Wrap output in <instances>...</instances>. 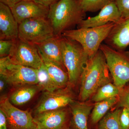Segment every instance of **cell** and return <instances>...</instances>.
Masks as SVG:
<instances>
[{"label": "cell", "mask_w": 129, "mask_h": 129, "mask_svg": "<svg viewBox=\"0 0 129 129\" xmlns=\"http://www.w3.org/2000/svg\"><path fill=\"white\" fill-rule=\"evenodd\" d=\"M123 88H118L110 83H107L99 88L92 96V100L96 103L114 97L118 96Z\"/></svg>", "instance_id": "21"}, {"label": "cell", "mask_w": 129, "mask_h": 129, "mask_svg": "<svg viewBox=\"0 0 129 129\" xmlns=\"http://www.w3.org/2000/svg\"><path fill=\"white\" fill-rule=\"evenodd\" d=\"M122 18L129 17V0H114Z\"/></svg>", "instance_id": "26"}, {"label": "cell", "mask_w": 129, "mask_h": 129, "mask_svg": "<svg viewBox=\"0 0 129 129\" xmlns=\"http://www.w3.org/2000/svg\"><path fill=\"white\" fill-rule=\"evenodd\" d=\"M0 129H8L6 117L1 109H0Z\"/></svg>", "instance_id": "29"}, {"label": "cell", "mask_w": 129, "mask_h": 129, "mask_svg": "<svg viewBox=\"0 0 129 129\" xmlns=\"http://www.w3.org/2000/svg\"><path fill=\"white\" fill-rule=\"evenodd\" d=\"M120 122L122 129H129V109L123 108L120 115Z\"/></svg>", "instance_id": "28"}, {"label": "cell", "mask_w": 129, "mask_h": 129, "mask_svg": "<svg viewBox=\"0 0 129 129\" xmlns=\"http://www.w3.org/2000/svg\"><path fill=\"white\" fill-rule=\"evenodd\" d=\"M118 107L126 108L129 109V86L125 89L123 88L119 96Z\"/></svg>", "instance_id": "27"}, {"label": "cell", "mask_w": 129, "mask_h": 129, "mask_svg": "<svg viewBox=\"0 0 129 129\" xmlns=\"http://www.w3.org/2000/svg\"><path fill=\"white\" fill-rule=\"evenodd\" d=\"M0 76L7 84L14 87L28 84H37V69L12 61L9 56L0 58Z\"/></svg>", "instance_id": "6"}, {"label": "cell", "mask_w": 129, "mask_h": 129, "mask_svg": "<svg viewBox=\"0 0 129 129\" xmlns=\"http://www.w3.org/2000/svg\"><path fill=\"white\" fill-rule=\"evenodd\" d=\"M62 129H71L68 128H63Z\"/></svg>", "instance_id": "33"}, {"label": "cell", "mask_w": 129, "mask_h": 129, "mask_svg": "<svg viewBox=\"0 0 129 129\" xmlns=\"http://www.w3.org/2000/svg\"><path fill=\"white\" fill-rule=\"evenodd\" d=\"M14 40H0V57H5L9 55Z\"/></svg>", "instance_id": "25"}, {"label": "cell", "mask_w": 129, "mask_h": 129, "mask_svg": "<svg viewBox=\"0 0 129 129\" xmlns=\"http://www.w3.org/2000/svg\"><path fill=\"white\" fill-rule=\"evenodd\" d=\"M85 12H95L101 10L113 0H79Z\"/></svg>", "instance_id": "24"}, {"label": "cell", "mask_w": 129, "mask_h": 129, "mask_svg": "<svg viewBox=\"0 0 129 129\" xmlns=\"http://www.w3.org/2000/svg\"><path fill=\"white\" fill-rule=\"evenodd\" d=\"M62 36L55 35L35 46L42 60L65 68L62 62Z\"/></svg>", "instance_id": "13"}, {"label": "cell", "mask_w": 129, "mask_h": 129, "mask_svg": "<svg viewBox=\"0 0 129 129\" xmlns=\"http://www.w3.org/2000/svg\"><path fill=\"white\" fill-rule=\"evenodd\" d=\"M67 115V111L63 108L45 111L35 114L34 121L37 129H62Z\"/></svg>", "instance_id": "14"}, {"label": "cell", "mask_w": 129, "mask_h": 129, "mask_svg": "<svg viewBox=\"0 0 129 129\" xmlns=\"http://www.w3.org/2000/svg\"><path fill=\"white\" fill-rule=\"evenodd\" d=\"M63 63L69 76V85H75L80 79L84 67L89 58L80 44L62 36Z\"/></svg>", "instance_id": "4"}, {"label": "cell", "mask_w": 129, "mask_h": 129, "mask_svg": "<svg viewBox=\"0 0 129 129\" xmlns=\"http://www.w3.org/2000/svg\"><path fill=\"white\" fill-rule=\"evenodd\" d=\"M99 49L106 58L114 84L123 88L129 81V51L117 50L105 44H101Z\"/></svg>", "instance_id": "5"}, {"label": "cell", "mask_w": 129, "mask_h": 129, "mask_svg": "<svg viewBox=\"0 0 129 129\" xmlns=\"http://www.w3.org/2000/svg\"><path fill=\"white\" fill-rule=\"evenodd\" d=\"M55 36L47 18L27 19L19 24L18 38L32 45H38Z\"/></svg>", "instance_id": "7"}, {"label": "cell", "mask_w": 129, "mask_h": 129, "mask_svg": "<svg viewBox=\"0 0 129 129\" xmlns=\"http://www.w3.org/2000/svg\"><path fill=\"white\" fill-rule=\"evenodd\" d=\"M72 114L71 125L73 129H89V115L94 106L85 102L74 101L69 104Z\"/></svg>", "instance_id": "17"}, {"label": "cell", "mask_w": 129, "mask_h": 129, "mask_svg": "<svg viewBox=\"0 0 129 129\" xmlns=\"http://www.w3.org/2000/svg\"><path fill=\"white\" fill-rule=\"evenodd\" d=\"M106 40L112 48L125 50L129 45V17L115 23Z\"/></svg>", "instance_id": "16"}, {"label": "cell", "mask_w": 129, "mask_h": 129, "mask_svg": "<svg viewBox=\"0 0 129 129\" xmlns=\"http://www.w3.org/2000/svg\"><path fill=\"white\" fill-rule=\"evenodd\" d=\"M9 56L15 64L36 69L39 68L43 62L36 46L18 38L14 40Z\"/></svg>", "instance_id": "8"}, {"label": "cell", "mask_w": 129, "mask_h": 129, "mask_svg": "<svg viewBox=\"0 0 129 129\" xmlns=\"http://www.w3.org/2000/svg\"><path fill=\"white\" fill-rule=\"evenodd\" d=\"M11 9L19 24L27 19L47 18L49 7L40 5L32 0H23Z\"/></svg>", "instance_id": "11"}, {"label": "cell", "mask_w": 129, "mask_h": 129, "mask_svg": "<svg viewBox=\"0 0 129 129\" xmlns=\"http://www.w3.org/2000/svg\"><path fill=\"white\" fill-rule=\"evenodd\" d=\"M122 19L115 1L113 0L103 8L97 15L84 19L79 25V28L99 27L109 23H117Z\"/></svg>", "instance_id": "12"}, {"label": "cell", "mask_w": 129, "mask_h": 129, "mask_svg": "<svg viewBox=\"0 0 129 129\" xmlns=\"http://www.w3.org/2000/svg\"><path fill=\"white\" fill-rule=\"evenodd\" d=\"M118 101L119 96L96 102L91 112V118L92 123L95 124L99 122L112 107L117 104Z\"/></svg>", "instance_id": "20"}, {"label": "cell", "mask_w": 129, "mask_h": 129, "mask_svg": "<svg viewBox=\"0 0 129 129\" xmlns=\"http://www.w3.org/2000/svg\"><path fill=\"white\" fill-rule=\"evenodd\" d=\"M37 3L46 7H49L58 0H32Z\"/></svg>", "instance_id": "30"}, {"label": "cell", "mask_w": 129, "mask_h": 129, "mask_svg": "<svg viewBox=\"0 0 129 129\" xmlns=\"http://www.w3.org/2000/svg\"><path fill=\"white\" fill-rule=\"evenodd\" d=\"M0 109L6 117L8 129H37L31 113L16 107L9 98H3L0 104Z\"/></svg>", "instance_id": "9"}, {"label": "cell", "mask_w": 129, "mask_h": 129, "mask_svg": "<svg viewBox=\"0 0 129 129\" xmlns=\"http://www.w3.org/2000/svg\"><path fill=\"white\" fill-rule=\"evenodd\" d=\"M41 90L38 84L25 85L16 87L9 99L15 106L24 105L30 101L39 91Z\"/></svg>", "instance_id": "18"}, {"label": "cell", "mask_w": 129, "mask_h": 129, "mask_svg": "<svg viewBox=\"0 0 129 129\" xmlns=\"http://www.w3.org/2000/svg\"><path fill=\"white\" fill-rule=\"evenodd\" d=\"M121 111L117 108L107 113L99 122L98 129H122L120 122Z\"/></svg>", "instance_id": "22"}, {"label": "cell", "mask_w": 129, "mask_h": 129, "mask_svg": "<svg viewBox=\"0 0 129 129\" xmlns=\"http://www.w3.org/2000/svg\"><path fill=\"white\" fill-rule=\"evenodd\" d=\"M0 91L2 92L4 90L7 83L6 81L2 76H0Z\"/></svg>", "instance_id": "32"}, {"label": "cell", "mask_w": 129, "mask_h": 129, "mask_svg": "<svg viewBox=\"0 0 129 129\" xmlns=\"http://www.w3.org/2000/svg\"><path fill=\"white\" fill-rule=\"evenodd\" d=\"M70 88L68 85L66 88L54 91H44L35 109V114L60 109L69 105L74 101Z\"/></svg>", "instance_id": "10"}, {"label": "cell", "mask_w": 129, "mask_h": 129, "mask_svg": "<svg viewBox=\"0 0 129 129\" xmlns=\"http://www.w3.org/2000/svg\"><path fill=\"white\" fill-rule=\"evenodd\" d=\"M52 80L58 89L66 88L69 83L68 73L64 68L47 60H42Z\"/></svg>", "instance_id": "19"}, {"label": "cell", "mask_w": 129, "mask_h": 129, "mask_svg": "<svg viewBox=\"0 0 129 129\" xmlns=\"http://www.w3.org/2000/svg\"><path fill=\"white\" fill-rule=\"evenodd\" d=\"M85 13L79 0H58L49 7L47 18L55 35L61 36L64 31L79 25Z\"/></svg>", "instance_id": "2"}, {"label": "cell", "mask_w": 129, "mask_h": 129, "mask_svg": "<svg viewBox=\"0 0 129 129\" xmlns=\"http://www.w3.org/2000/svg\"><path fill=\"white\" fill-rule=\"evenodd\" d=\"M37 84L44 91H53L58 89L52 80L46 68L42 62L39 68L37 69Z\"/></svg>", "instance_id": "23"}, {"label": "cell", "mask_w": 129, "mask_h": 129, "mask_svg": "<svg viewBox=\"0 0 129 129\" xmlns=\"http://www.w3.org/2000/svg\"><path fill=\"white\" fill-rule=\"evenodd\" d=\"M115 24L111 22L99 27L69 29L64 31L61 36L80 44L89 59L99 50L102 42L107 39Z\"/></svg>", "instance_id": "3"}, {"label": "cell", "mask_w": 129, "mask_h": 129, "mask_svg": "<svg viewBox=\"0 0 129 129\" xmlns=\"http://www.w3.org/2000/svg\"><path fill=\"white\" fill-rule=\"evenodd\" d=\"M111 78L106 58L99 49L94 56L88 59L81 75V101L85 102L99 88L110 83Z\"/></svg>", "instance_id": "1"}, {"label": "cell", "mask_w": 129, "mask_h": 129, "mask_svg": "<svg viewBox=\"0 0 129 129\" xmlns=\"http://www.w3.org/2000/svg\"><path fill=\"white\" fill-rule=\"evenodd\" d=\"M18 23L11 8L0 2V39L15 40L18 38Z\"/></svg>", "instance_id": "15"}, {"label": "cell", "mask_w": 129, "mask_h": 129, "mask_svg": "<svg viewBox=\"0 0 129 129\" xmlns=\"http://www.w3.org/2000/svg\"><path fill=\"white\" fill-rule=\"evenodd\" d=\"M22 1L23 0H0V2L7 5L11 8Z\"/></svg>", "instance_id": "31"}]
</instances>
